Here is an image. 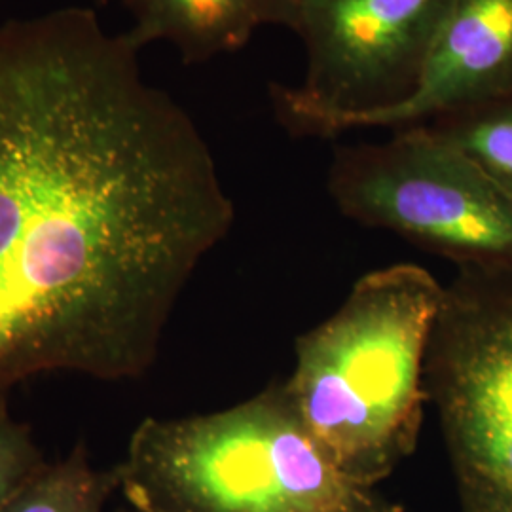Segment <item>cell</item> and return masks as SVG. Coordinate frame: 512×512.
<instances>
[{
  "label": "cell",
  "instance_id": "9",
  "mask_svg": "<svg viewBox=\"0 0 512 512\" xmlns=\"http://www.w3.org/2000/svg\"><path fill=\"white\" fill-rule=\"evenodd\" d=\"M512 198V93L446 114L423 126Z\"/></svg>",
  "mask_w": 512,
  "mask_h": 512
},
{
  "label": "cell",
  "instance_id": "10",
  "mask_svg": "<svg viewBox=\"0 0 512 512\" xmlns=\"http://www.w3.org/2000/svg\"><path fill=\"white\" fill-rule=\"evenodd\" d=\"M120 488L116 467L95 469L84 444L57 463H46L0 512H103Z\"/></svg>",
  "mask_w": 512,
  "mask_h": 512
},
{
  "label": "cell",
  "instance_id": "11",
  "mask_svg": "<svg viewBox=\"0 0 512 512\" xmlns=\"http://www.w3.org/2000/svg\"><path fill=\"white\" fill-rule=\"evenodd\" d=\"M46 465L29 425L10 416L0 397V509Z\"/></svg>",
  "mask_w": 512,
  "mask_h": 512
},
{
  "label": "cell",
  "instance_id": "4",
  "mask_svg": "<svg viewBox=\"0 0 512 512\" xmlns=\"http://www.w3.org/2000/svg\"><path fill=\"white\" fill-rule=\"evenodd\" d=\"M327 190L344 217L442 256L459 272L512 275V198L423 126L336 148Z\"/></svg>",
  "mask_w": 512,
  "mask_h": 512
},
{
  "label": "cell",
  "instance_id": "1",
  "mask_svg": "<svg viewBox=\"0 0 512 512\" xmlns=\"http://www.w3.org/2000/svg\"><path fill=\"white\" fill-rule=\"evenodd\" d=\"M236 209L190 114L93 10L0 23V397L141 378Z\"/></svg>",
  "mask_w": 512,
  "mask_h": 512
},
{
  "label": "cell",
  "instance_id": "5",
  "mask_svg": "<svg viewBox=\"0 0 512 512\" xmlns=\"http://www.w3.org/2000/svg\"><path fill=\"white\" fill-rule=\"evenodd\" d=\"M425 387L461 512H512V275L459 272L446 287Z\"/></svg>",
  "mask_w": 512,
  "mask_h": 512
},
{
  "label": "cell",
  "instance_id": "12",
  "mask_svg": "<svg viewBox=\"0 0 512 512\" xmlns=\"http://www.w3.org/2000/svg\"><path fill=\"white\" fill-rule=\"evenodd\" d=\"M116 512H150V511H141V509H131V511H128V509H122V511H116Z\"/></svg>",
  "mask_w": 512,
  "mask_h": 512
},
{
  "label": "cell",
  "instance_id": "2",
  "mask_svg": "<svg viewBox=\"0 0 512 512\" xmlns=\"http://www.w3.org/2000/svg\"><path fill=\"white\" fill-rule=\"evenodd\" d=\"M446 287L418 264L355 281L342 306L294 344L287 393L311 437L357 482L374 486L416 452L425 366Z\"/></svg>",
  "mask_w": 512,
  "mask_h": 512
},
{
  "label": "cell",
  "instance_id": "7",
  "mask_svg": "<svg viewBox=\"0 0 512 512\" xmlns=\"http://www.w3.org/2000/svg\"><path fill=\"white\" fill-rule=\"evenodd\" d=\"M512 93V0H452L408 95L351 124L357 129L427 126Z\"/></svg>",
  "mask_w": 512,
  "mask_h": 512
},
{
  "label": "cell",
  "instance_id": "8",
  "mask_svg": "<svg viewBox=\"0 0 512 512\" xmlns=\"http://www.w3.org/2000/svg\"><path fill=\"white\" fill-rule=\"evenodd\" d=\"M133 19L139 50L171 44L184 63H203L245 48L260 27L279 25L285 0H120Z\"/></svg>",
  "mask_w": 512,
  "mask_h": 512
},
{
  "label": "cell",
  "instance_id": "3",
  "mask_svg": "<svg viewBox=\"0 0 512 512\" xmlns=\"http://www.w3.org/2000/svg\"><path fill=\"white\" fill-rule=\"evenodd\" d=\"M116 471L118 490L141 511L404 512L332 461L285 382L213 414L145 418Z\"/></svg>",
  "mask_w": 512,
  "mask_h": 512
},
{
  "label": "cell",
  "instance_id": "6",
  "mask_svg": "<svg viewBox=\"0 0 512 512\" xmlns=\"http://www.w3.org/2000/svg\"><path fill=\"white\" fill-rule=\"evenodd\" d=\"M452 0H285L279 27L304 48L293 86L270 90L293 135L336 137L412 90L429 42Z\"/></svg>",
  "mask_w": 512,
  "mask_h": 512
}]
</instances>
